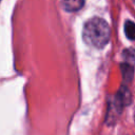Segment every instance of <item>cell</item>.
I'll return each instance as SVG.
<instances>
[{
    "instance_id": "6da1fadb",
    "label": "cell",
    "mask_w": 135,
    "mask_h": 135,
    "mask_svg": "<svg viewBox=\"0 0 135 135\" xmlns=\"http://www.w3.org/2000/svg\"><path fill=\"white\" fill-rule=\"evenodd\" d=\"M110 26L103 19L99 17H94L88 20L83 26V40L86 44L102 49L110 40Z\"/></svg>"
},
{
    "instance_id": "7a4b0ae2",
    "label": "cell",
    "mask_w": 135,
    "mask_h": 135,
    "mask_svg": "<svg viewBox=\"0 0 135 135\" xmlns=\"http://www.w3.org/2000/svg\"><path fill=\"white\" fill-rule=\"evenodd\" d=\"M84 4V0H62V6L66 12H77Z\"/></svg>"
},
{
    "instance_id": "3957f363",
    "label": "cell",
    "mask_w": 135,
    "mask_h": 135,
    "mask_svg": "<svg viewBox=\"0 0 135 135\" xmlns=\"http://www.w3.org/2000/svg\"><path fill=\"white\" fill-rule=\"evenodd\" d=\"M121 72H122V76H123V80L129 82L132 80V76H133V66L131 65L130 62H126L121 64Z\"/></svg>"
},
{
    "instance_id": "277c9868",
    "label": "cell",
    "mask_w": 135,
    "mask_h": 135,
    "mask_svg": "<svg viewBox=\"0 0 135 135\" xmlns=\"http://www.w3.org/2000/svg\"><path fill=\"white\" fill-rule=\"evenodd\" d=\"M124 34L130 40H135V22L128 20L124 23Z\"/></svg>"
},
{
    "instance_id": "5b68a950",
    "label": "cell",
    "mask_w": 135,
    "mask_h": 135,
    "mask_svg": "<svg viewBox=\"0 0 135 135\" xmlns=\"http://www.w3.org/2000/svg\"><path fill=\"white\" fill-rule=\"evenodd\" d=\"M123 57L128 62L135 63V47L128 49L123 52Z\"/></svg>"
},
{
    "instance_id": "8992f818",
    "label": "cell",
    "mask_w": 135,
    "mask_h": 135,
    "mask_svg": "<svg viewBox=\"0 0 135 135\" xmlns=\"http://www.w3.org/2000/svg\"><path fill=\"white\" fill-rule=\"evenodd\" d=\"M134 2H135V0H134Z\"/></svg>"
},
{
    "instance_id": "52a82bcc",
    "label": "cell",
    "mask_w": 135,
    "mask_h": 135,
    "mask_svg": "<svg viewBox=\"0 0 135 135\" xmlns=\"http://www.w3.org/2000/svg\"><path fill=\"white\" fill-rule=\"evenodd\" d=\"M0 1H1V0H0Z\"/></svg>"
}]
</instances>
